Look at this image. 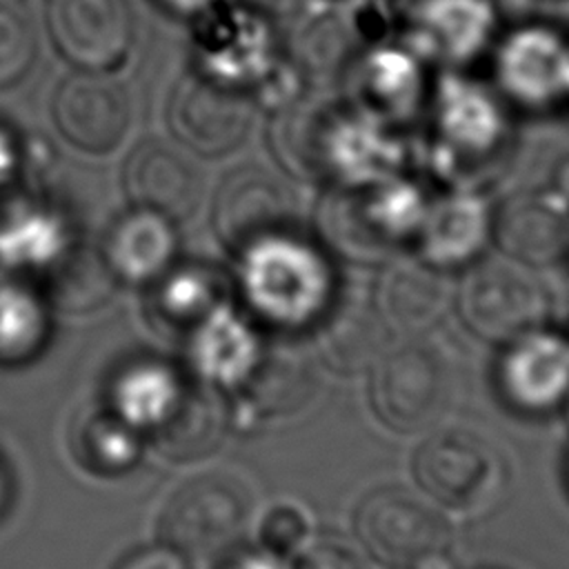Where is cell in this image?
Returning <instances> with one entry per match:
<instances>
[{"mask_svg": "<svg viewBox=\"0 0 569 569\" xmlns=\"http://www.w3.org/2000/svg\"><path fill=\"white\" fill-rule=\"evenodd\" d=\"M236 256V287L244 309L269 327H316L336 300L338 278L329 253L291 227L249 242Z\"/></svg>", "mask_w": 569, "mask_h": 569, "instance_id": "6da1fadb", "label": "cell"}, {"mask_svg": "<svg viewBox=\"0 0 569 569\" xmlns=\"http://www.w3.org/2000/svg\"><path fill=\"white\" fill-rule=\"evenodd\" d=\"M462 325L480 340L505 345L547 322L549 296L531 267L511 258H478L458 287Z\"/></svg>", "mask_w": 569, "mask_h": 569, "instance_id": "7a4b0ae2", "label": "cell"}, {"mask_svg": "<svg viewBox=\"0 0 569 569\" xmlns=\"http://www.w3.org/2000/svg\"><path fill=\"white\" fill-rule=\"evenodd\" d=\"M320 138L305 142L298 176H327L342 189H369L400 173L402 144L367 111L325 116Z\"/></svg>", "mask_w": 569, "mask_h": 569, "instance_id": "3957f363", "label": "cell"}, {"mask_svg": "<svg viewBox=\"0 0 569 569\" xmlns=\"http://www.w3.org/2000/svg\"><path fill=\"white\" fill-rule=\"evenodd\" d=\"M249 513L244 487L229 473L207 471L180 485L158 518L160 542L187 556H222Z\"/></svg>", "mask_w": 569, "mask_h": 569, "instance_id": "277c9868", "label": "cell"}, {"mask_svg": "<svg viewBox=\"0 0 569 569\" xmlns=\"http://www.w3.org/2000/svg\"><path fill=\"white\" fill-rule=\"evenodd\" d=\"M447 376L440 356L411 340L371 362L369 402L385 427L413 433L431 425L445 409Z\"/></svg>", "mask_w": 569, "mask_h": 569, "instance_id": "5b68a950", "label": "cell"}, {"mask_svg": "<svg viewBox=\"0 0 569 569\" xmlns=\"http://www.w3.org/2000/svg\"><path fill=\"white\" fill-rule=\"evenodd\" d=\"M356 533L369 556L391 569H407L445 553L449 527L425 498L385 487L369 493L356 511Z\"/></svg>", "mask_w": 569, "mask_h": 569, "instance_id": "8992f818", "label": "cell"}, {"mask_svg": "<svg viewBox=\"0 0 569 569\" xmlns=\"http://www.w3.org/2000/svg\"><path fill=\"white\" fill-rule=\"evenodd\" d=\"M413 476L436 505L458 513L493 502L502 478L496 451L469 431L429 436L413 453Z\"/></svg>", "mask_w": 569, "mask_h": 569, "instance_id": "52a82bcc", "label": "cell"}, {"mask_svg": "<svg viewBox=\"0 0 569 569\" xmlns=\"http://www.w3.org/2000/svg\"><path fill=\"white\" fill-rule=\"evenodd\" d=\"M196 71L233 89L262 87L273 73V36L262 13L213 7L198 16Z\"/></svg>", "mask_w": 569, "mask_h": 569, "instance_id": "ba28073f", "label": "cell"}, {"mask_svg": "<svg viewBox=\"0 0 569 569\" xmlns=\"http://www.w3.org/2000/svg\"><path fill=\"white\" fill-rule=\"evenodd\" d=\"M44 22L56 51L78 71L109 73L133 47L127 0H47Z\"/></svg>", "mask_w": 569, "mask_h": 569, "instance_id": "9c48e42d", "label": "cell"}, {"mask_svg": "<svg viewBox=\"0 0 569 569\" xmlns=\"http://www.w3.org/2000/svg\"><path fill=\"white\" fill-rule=\"evenodd\" d=\"M251 109L240 89L220 84L196 69L180 78L167 102L169 131L187 149L220 158L249 131Z\"/></svg>", "mask_w": 569, "mask_h": 569, "instance_id": "30bf717a", "label": "cell"}, {"mask_svg": "<svg viewBox=\"0 0 569 569\" xmlns=\"http://www.w3.org/2000/svg\"><path fill=\"white\" fill-rule=\"evenodd\" d=\"M496 382L511 409L549 413L569 400V336L547 325L502 345Z\"/></svg>", "mask_w": 569, "mask_h": 569, "instance_id": "8fae6325", "label": "cell"}, {"mask_svg": "<svg viewBox=\"0 0 569 569\" xmlns=\"http://www.w3.org/2000/svg\"><path fill=\"white\" fill-rule=\"evenodd\" d=\"M51 118L58 133L78 151L91 156L113 153L131 127V100L104 73L78 71L53 91Z\"/></svg>", "mask_w": 569, "mask_h": 569, "instance_id": "7c38bea8", "label": "cell"}, {"mask_svg": "<svg viewBox=\"0 0 569 569\" xmlns=\"http://www.w3.org/2000/svg\"><path fill=\"white\" fill-rule=\"evenodd\" d=\"M267 358L256 320L229 305H218L189 331L193 371L216 391H242Z\"/></svg>", "mask_w": 569, "mask_h": 569, "instance_id": "4fadbf2b", "label": "cell"}, {"mask_svg": "<svg viewBox=\"0 0 569 569\" xmlns=\"http://www.w3.org/2000/svg\"><path fill=\"white\" fill-rule=\"evenodd\" d=\"M496 80L525 107L569 98V42L547 27L516 29L496 51Z\"/></svg>", "mask_w": 569, "mask_h": 569, "instance_id": "5bb4252c", "label": "cell"}, {"mask_svg": "<svg viewBox=\"0 0 569 569\" xmlns=\"http://www.w3.org/2000/svg\"><path fill=\"white\" fill-rule=\"evenodd\" d=\"M496 27L491 0H418L411 11V51L445 67H460L491 44Z\"/></svg>", "mask_w": 569, "mask_h": 569, "instance_id": "9a60e30c", "label": "cell"}, {"mask_svg": "<svg viewBox=\"0 0 569 569\" xmlns=\"http://www.w3.org/2000/svg\"><path fill=\"white\" fill-rule=\"evenodd\" d=\"M491 229L493 211L487 200L476 191L456 189L429 202L413 244L418 258L440 271L465 269L482 258Z\"/></svg>", "mask_w": 569, "mask_h": 569, "instance_id": "2e32d148", "label": "cell"}, {"mask_svg": "<svg viewBox=\"0 0 569 569\" xmlns=\"http://www.w3.org/2000/svg\"><path fill=\"white\" fill-rule=\"evenodd\" d=\"M491 240L527 267H545L569 251V207L553 193H520L493 211Z\"/></svg>", "mask_w": 569, "mask_h": 569, "instance_id": "e0dca14e", "label": "cell"}, {"mask_svg": "<svg viewBox=\"0 0 569 569\" xmlns=\"http://www.w3.org/2000/svg\"><path fill=\"white\" fill-rule=\"evenodd\" d=\"M289 198L273 178L258 169H242L220 184L211 222L220 242L238 253L267 233L289 229Z\"/></svg>", "mask_w": 569, "mask_h": 569, "instance_id": "ac0fdd59", "label": "cell"}, {"mask_svg": "<svg viewBox=\"0 0 569 569\" xmlns=\"http://www.w3.org/2000/svg\"><path fill=\"white\" fill-rule=\"evenodd\" d=\"M433 124L442 144L467 158L489 156L507 129L496 98L458 73H445L433 89Z\"/></svg>", "mask_w": 569, "mask_h": 569, "instance_id": "d6986e66", "label": "cell"}, {"mask_svg": "<svg viewBox=\"0 0 569 569\" xmlns=\"http://www.w3.org/2000/svg\"><path fill=\"white\" fill-rule=\"evenodd\" d=\"M371 302L389 331L416 338L442 320L449 291L440 269L420 258L396 260L385 264Z\"/></svg>", "mask_w": 569, "mask_h": 569, "instance_id": "ffe728a7", "label": "cell"}, {"mask_svg": "<svg viewBox=\"0 0 569 569\" xmlns=\"http://www.w3.org/2000/svg\"><path fill=\"white\" fill-rule=\"evenodd\" d=\"M176 247L173 220L151 209L131 207L109 224L100 258L122 282H153L173 264Z\"/></svg>", "mask_w": 569, "mask_h": 569, "instance_id": "44dd1931", "label": "cell"}, {"mask_svg": "<svg viewBox=\"0 0 569 569\" xmlns=\"http://www.w3.org/2000/svg\"><path fill=\"white\" fill-rule=\"evenodd\" d=\"M122 187L133 207L169 220H184L198 204V178L191 167L160 142H140L122 164Z\"/></svg>", "mask_w": 569, "mask_h": 569, "instance_id": "7402d4cb", "label": "cell"}, {"mask_svg": "<svg viewBox=\"0 0 569 569\" xmlns=\"http://www.w3.org/2000/svg\"><path fill=\"white\" fill-rule=\"evenodd\" d=\"M356 82L362 111L382 122L409 118L425 93L420 60L402 47L371 49L358 64Z\"/></svg>", "mask_w": 569, "mask_h": 569, "instance_id": "603a6c76", "label": "cell"}, {"mask_svg": "<svg viewBox=\"0 0 569 569\" xmlns=\"http://www.w3.org/2000/svg\"><path fill=\"white\" fill-rule=\"evenodd\" d=\"M187 393L180 373L162 360H140L113 380L111 409L133 429L160 431Z\"/></svg>", "mask_w": 569, "mask_h": 569, "instance_id": "cb8c5ba5", "label": "cell"}, {"mask_svg": "<svg viewBox=\"0 0 569 569\" xmlns=\"http://www.w3.org/2000/svg\"><path fill=\"white\" fill-rule=\"evenodd\" d=\"M320 247L356 264H380L391 258L389 244L373 227L360 189L338 187L320 202L316 213Z\"/></svg>", "mask_w": 569, "mask_h": 569, "instance_id": "d4e9b609", "label": "cell"}, {"mask_svg": "<svg viewBox=\"0 0 569 569\" xmlns=\"http://www.w3.org/2000/svg\"><path fill=\"white\" fill-rule=\"evenodd\" d=\"M224 302V278L207 262L171 264L153 280L151 305L158 325L191 331L204 316Z\"/></svg>", "mask_w": 569, "mask_h": 569, "instance_id": "484cf974", "label": "cell"}, {"mask_svg": "<svg viewBox=\"0 0 569 569\" xmlns=\"http://www.w3.org/2000/svg\"><path fill=\"white\" fill-rule=\"evenodd\" d=\"M316 327H320L322 360L340 373H353L380 356V327L385 325L373 302L347 300L336 293V300Z\"/></svg>", "mask_w": 569, "mask_h": 569, "instance_id": "4316f807", "label": "cell"}, {"mask_svg": "<svg viewBox=\"0 0 569 569\" xmlns=\"http://www.w3.org/2000/svg\"><path fill=\"white\" fill-rule=\"evenodd\" d=\"M78 462L96 473H118L136 465L140 445L136 429L127 425L113 409L91 411L73 427L71 438Z\"/></svg>", "mask_w": 569, "mask_h": 569, "instance_id": "83f0119b", "label": "cell"}, {"mask_svg": "<svg viewBox=\"0 0 569 569\" xmlns=\"http://www.w3.org/2000/svg\"><path fill=\"white\" fill-rule=\"evenodd\" d=\"M360 193L373 227L389 244L413 242L431 202L418 184L398 173L380 184L360 189Z\"/></svg>", "mask_w": 569, "mask_h": 569, "instance_id": "f1b7e54d", "label": "cell"}, {"mask_svg": "<svg viewBox=\"0 0 569 569\" xmlns=\"http://www.w3.org/2000/svg\"><path fill=\"white\" fill-rule=\"evenodd\" d=\"M222 429L224 409L216 402L213 393L187 389L173 416L156 433L160 436V447L169 456L187 458L211 451L218 445Z\"/></svg>", "mask_w": 569, "mask_h": 569, "instance_id": "f546056e", "label": "cell"}, {"mask_svg": "<svg viewBox=\"0 0 569 569\" xmlns=\"http://www.w3.org/2000/svg\"><path fill=\"white\" fill-rule=\"evenodd\" d=\"M47 338L44 307L20 287L0 289V360L20 362Z\"/></svg>", "mask_w": 569, "mask_h": 569, "instance_id": "4dcf8cb0", "label": "cell"}, {"mask_svg": "<svg viewBox=\"0 0 569 569\" xmlns=\"http://www.w3.org/2000/svg\"><path fill=\"white\" fill-rule=\"evenodd\" d=\"M316 538V520L311 511L296 500H278L269 505L258 522V545L296 560Z\"/></svg>", "mask_w": 569, "mask_h": 569, "instance_id": "1f68e13d", "label": "cell"}, {"mask_svg": "<svg viewBox=\"0 0 569 569\" xmlns=\"http://www.w3.org/2000/svg\"><path fill=\"white\" fill-rule=\"evenodd\" d=\"M36 56V40L27 18L13 2L0 0V89L24 78Z\"/></svg>", "mask_w": 569, "mask_h": 569, "instance_id": "d6a6232c", "label": "cell"}, {"mask_svg": "<svg viewBox=\"0 0 569 569\" xmlns=\"http://www.w3.org/2000/svg\"><path fill=\"white\" fill-rule=\"evenodd\" d=\"M293 562L298 569H365L362 560L349 545L318 540V536Z\"/></svg>", "mask_w": 569, "mask_h": 569, "instance_id": "836d02e7", "label": "cell"}, {"mask_svg": "<svg viewBox=\"0 0 569 569\" xmlns=\"http://www.w3.org/2000/svg\"><path fill=\"white\" fill-rule=\"evenodd\" d=\"M213 569H298V567L291 558L258 545L251 549H229L227 553L220 556Z\"/></svg>", "mask_w": 569, "mask_h": 569, "instance_id": "e575fe53", "label": "cell"}, {"mask_svg": "<svg viewBox=\"0 0 569 569\" xmlns=\"http://www.w3.org/2000/svg\"><path fill=\"white\" fill-rule=\"evenodd\" d=\"M116 569H189V567H187V558L178 549L164 542H158V545L133 549L116 565Z\"/></svg>", "mask_w": 569, "mask_h": 569, "instance_id": "d590c367", "label": "cell"}, {"mask_svg": "<svg viewBox=\"0 0 569 569\" xmlns=\"http://www.w3.org/2000/svg\"><path fill=\"white\" fill-rule=\"evenodd\" d=\"M18 164H20V153L16 147V138L4 127H0V184L13 178Z\"/></svg>", "mask_w": 569, "mask_h": 569, "instance_id": "8d00e7d4", "label": "cell"}, {"mask_svg": "<svg viewBox=\"0 0 569 569\" xmlns=\"http://www.w3.org/2000/svg\"><path fill=\"white\" fill-rule=\"evenodd\" d=\"M164 9L178 13V16H189V18H198L200 13L222 4V0H158Z\"/></svg>", "mask_w": 569, "mask_h": 569, "instance_id": "74e56055", "label": "cell"}, {"mask_svg": "<svg viewBox=\"0 0 569 569\" xmlns=\"http://www.w3.org/2000/svg\"><path fill=\"white\" fill-rule=\"evenodd\" d=\"M9 498H11V480H9L7 467L0 462V513L9 505Z\"/></svg>", "mask_w": 569, "mask_h": 569, "instance_id": "f35d334b", "label": "cell"}, {"mask_svg": "<svg viewBox=\"0 0 569 569\" xmlns=\"http://www.w3.org/2000/svg\"><path fill=\"white\" fill-rule=\"evenodd\" d=\"M7 2H13V0H7Z\"/></svg>", "mask_w": 569, "mask_h": 569, "instance_id": "ab89813d", "label": "cell"}]
</instances>
